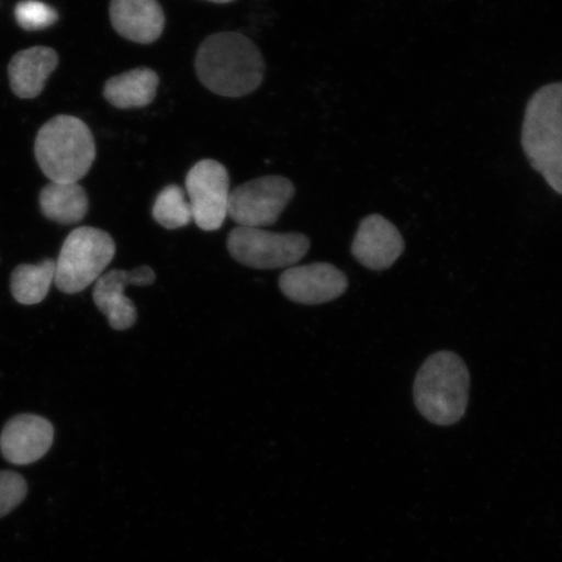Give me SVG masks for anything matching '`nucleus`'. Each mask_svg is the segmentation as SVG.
Returning <instances> with one entry per match:
<instances>
[{"label":"nucleus","instance_id":"f257e3e1","mask_svg":"<svg viewBox=\"0 0 562 562\" xmlns=\"http://www.w3.org/2000/svg\"><path fill=\"white\" fill-rule=\"evenodd\" d=\"M200 81L215 94L240 98L261 86L265 61L255 42L236 32L210 35L195 55Z\"/></svg>","mask_w":562,"mask_h":562},{"label":"nucleus","instance_id":"f03ea898","mask_svg":"<svg viewBox=\"0 0 562 562\" xmlns=\"http://www.w3.org/2000/svg\"><path fill=\"white\" fill-rule=\"evenodd\" d=\"M521 144L533 170L562 195V82L548 83L527 102Z\"/></svg>","mask_w":562,"mask_h":562},{"label":"nucleus","instance_id":"7ed1b4c3","mask_svg":"<svg viewBox=\"0 0 562 562\" xmlns=\"http://www.w3.org/2000/svg\"><path fill=\"white\" fill-rule=\"evenodd\" d=\"M470 375L467 363L453 351H438L422 364L414 382V403L428 422L452 426L465 416Z\"/></svg>","mask_w":562,"mask_h":562},{"label":"nucleus","instance_id":"20e7f679","mask_svg":"<svg viewBox=\"0 0 562 562\" xmlns=\"http://www.w3.org/2000/svg\"><path fill=\"white\" fill-rule=\"evenodd\" d=\"M35 158L54 182H79L95 160L93 133L79 117L59 115L47 122L35 138Z\"/></svg>","mask_w":562,"mask_h":562},{"label":"nucleus","instance_id":"39448f33","mask_svg":"<svg viewBox=\"0 0 562 562\" xmlns=\"http://www.w3.org/2000/svg\"><path fill=\"white\" fill-rule=\"evenodd\" d=\"M116 255V245L102 229L76 228L63 243L56 259L55 284L63 293L75 294L103 276Z\"/></svg>","mask_w":562,"mask_h":562},{"label":"nucleus","instance_id":"423d86ee","mask_svg":"<svg viewBox=\"0 0 562 562\" xmlns=\"http://www.w3.org/2000/svg\"><path fill=\"white\" fill-rule=\"evenodd\" d=\"M229 255L251 269H290L311 249L302 234H273L262 228L237 227L228 236Z\"/></svg>","mask_w":562,"mask_h":562},{"label":"nucleus","instance_id":"0eeeda50","mask_svg":"<svg viewBox=\"0 0 562 562\" xmlns=\"http://www.w3.org/2000/svg\"><path fill=\"white\" fill-rule=\"evenodd\" d=\"M294 193L292 181L283 176H263L231 192L228 215L238 227H269L278 222Z\"/></svg>","mask_w":562,"mask_h":562},{"label":"nucleus","instance_id":"6e6552de","mask_svg":"<svg viewBox=\"0 0 562 562\" xmlns=\"http://www.w3.org/2000/svg\"><path fill=\"white\" fill-rule=\"evenodd\" d=\"M186 188L193 221L203 231H216L228 216L229 175L220 161L203 159L187 175Z\"/></svg>","mask_w":562,"mask_h":562},{"label":"nucleus","instance_id":"1a4fd4ad","mask_svg":"<svg viewBox=\"0 0 562 562\" xmlns=\"http://www.w3.org/2000/svg\"><path fill=\"white\" fill-rule=\"evenodd\" d=\"M156 281V272L149 266H140L132 271L112 270L95 281L93 300L100 312L108 316L110 326L116 331H125L135 326L137 308L126 297L128 285L149 286Z\"/></svg>","mask_w":562,"mask_h":562},{"label":"nucleus","instance_id":"9d476101","mask_svg":"<svg viewBox=\"0 0 562 562\" xmlns=\"http://www.w3.org/2000/svg\"><path fill=\"white\" fill-rule=\"evenodd\" d=\"M286 299L302 305H319L339 299L348 290L346 273L329 263L293 266L279 279Z\"/></svg>","mask_w":562,"mask_h":562},{"label":"nucleus","instance_id":"9b49d317","mask_svg":"<svg viewBox=\"0 0 562 562\" xmlns=\"http://www.w3.org/2000/svg\"><path fill=\"white\" fill-rule=\"evenodd\" d=\"M53 442L50 420L35 414H19L7 422L0 435V451L13 465H31L48 452Z\"/></svg>","mask_w":562,"mask_h":562},{"label":"nucleus","instance_id":"f8f14e48","mask_svg":"<svg viewBox=\"0 0 562 562\" xmlns=\"http://www.w3.org/2000/svg\"><path fill=\"white\" fill-rule=\"evenodd\" d=\"M404 249V237L395 224L379 214L362 220L351 244V252L357 261L374 271L390 269Z\"/></svg>","mask_w":562,"mask_h":562},{"label":"nucleus","instance_id":"ddd939ff","mask_svg":"<svg viewBox=\"0 0 562 562\" xmlns=\"http://www.w3.org/2000/svg\"><path fill=\"white\" fill-rule=\"evenodd\" d=\"M110 19L123 38L140 45L158 41L166 25L158 0H111Z\"/></svg>","mask_w":562,"mask_h":562},{"label":"nucleus","instance_id":"4468645a","mask_svg":"<svg viewBox=\"0 0 562 562\" xmlns=\"http://www.w3.org/2000/svg\"><path fill=\"white\" fill-rule=\"evenodd\" d=\"M58 63V54L48 47H32L18 53L9 66L13 93L23 100L38 97Z\"/></svg>","mask_w":562,"mask_h":562},{"label":"nucleus","instance_id":"2eb2a0df","mask_svg":"<svg viewBox=\"0 0 562 562\" xmlns=\"http://www.w3.org/2000/svg\"><path fill=\"white\" fill-rule=\"evenodd\" d=\"M158 87L156 70L139 67L112 77L105 82L103 94L116 109H143L156 100Z\"/></svg>","mask_w":562,"mask_h":562},{"label":"nucleus","instance_id":"dca6fc26","mask_svg":"<svg viewBox=\"0 0 562 562\" xmlns=\"http://www.w3.org/2000/svg\"><path fill=\"white\" fill-rule=\"evenodd\" d=\"M40 205L47 220L69 226L87 216L89 200L79 182L52 181L42 189Z\"/></svg>","mask_w":562,"mask_h":562},{"label":"nucleus","instance_id":"f3484780","mask_svg":"<svg viewBox=\"0 0 562 562\" xmlns=\"http://www.w3.org/2000/svg\"><path fill=\"white\" fill-rule=\"evenodd\" d=\"M56 262L45 259L38 265H20L11 276V292L21 305H37L55 283Z\"/></svg>","mask_w":562,"mask_h":562},{"label":"nucleus","instance_id":"a211bd4d","mask_svg":"<svg viewBox=\"0 0 562 562\" xmlns=\"http://www.w3.org/2000/svg\"><path fill=\"white\" fill-rule=\"evenodd\" d=\"M153 217L161 227L179 229L193 221L184 189L179 186H168L161 191L153 206Z\"/></svg>","mask_w":562,"mask_h":562},{"label":"nucleus","instance_id":"6ab92c4d","mask_svg":"<svg viewBox=\"0 0 562 562\" xmlns=\"http://www.w3.org/2000/svg\"><path fill=\"white\" fill-rule=\"evenodd\" d=\"M18 24L25 31H42L58 21V12L37 0H24L16 5Z\"/></svg>","mask_w":562,"mask_h":562},{"label":"nucleus","instance_id":"aec40b11","mask_svg":"<svg viewBox=\"0 0 562 562\" xmlns=\"http://www.w3.org/2000/svg\"><path fill=\"white\" fill-rule=\"evenodd\" d=\"M27 492L23 476L15 472H0V517L9 515L23 503Z\"/></svg>","mask_w":562,"mask_h":562},{"label":"nucleus","instance_id":"412c9836","mask_svg":"<svg viewBox=\"0 0 562 562\" xmlns=\"http://www.w3.org/2000/svg\"><path fill=\"white\" fill-rule=\"evenodd\" d=\"M207 2L217 3V4H227V3L235 2V0H207Z\"/></svg>","mask_w":562,"mask_h":562}]
</instances>
